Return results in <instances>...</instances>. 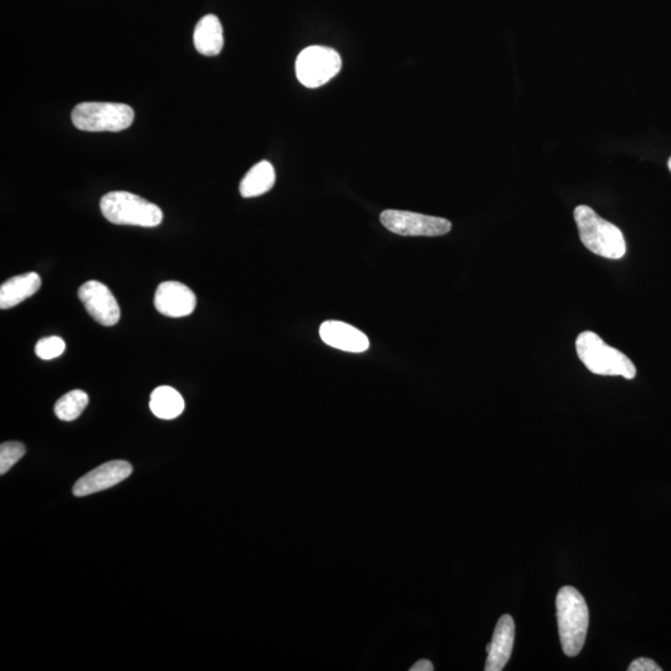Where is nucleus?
Returning <instances> with one entry per match:
<instances>
[{
  "mask_svg": "<svg viewBox=\"0 0 671 671\" xmlns=\"http://www.w3.org/2000/svg\"><path fill=\"white\" fill-rule=\"evenodd\" d=\"M40 286H42V279L35 273L14 276V278L5 281L0 288V309H12V307L19 305L20 302L37 294Z\"/></svg>",
  "mask_w": 671,
  "mask_h": 671,
  "instance_id": "ddd939ff",
  "label": "nucleus"
},
{
  "mask_svg": "<svg viewBox=\"0 0 671 671\" xmlns=\"http://www.w3.org/2000/svg\"><path fill=\"white\" fill-rule=\"evenodd\" d=\"M576 350L583 365L594 375L621 376L626 379L637 376V368L632 360L617 348L607 345L594 332H582L577 337Z\"/></svg>",
  "mask_w": 671,
  "mask_h": 671,
  "instance_id": "7ed1b4c3",
  "label": "nucleus"
},
{
  "mask_svg": "<svg viewBox=\"0 0 671 671\" xmlns=\"http://www.w3.org/2000/svg\"><path fill=\"white\" fill-rule=\"evenodd\" d=\"M381 223L389 232L404 237H440L452 230L449 220L406 210H384Z\"/></svg>",
  "mask_w": 671,
  "mask_h": 671,
  "instance_id": "0eeeda50",
  "label": "nucleus"
},
{
  "mask_svg": "<svg viewBox=\"0 0 671 671\" xmlns=\"http://www.w3.org/2000/svg\"><path fill=\"white\" fill-rule=\"evenodd\" d=\"M132 474V466L124 460L102 464L90 471L74 485L73 493L78 498L100 493L122 483Z\"/></svg>",
  "mask_w": 671,
  "mask_h": 671,
  "instance_id": "1a4fd4ad",
  "label": "nucleus"
},
{
  "mask_svg": "<svg viewBox=\"0 0 671 671\" xmlns=\"http://www.w3.org/2000/svg\"><path fill=\"white\" fill-rule=\"evenodd\" d=\"M558 632L563 653L577 657L585 645L589 612L586 599L576 588L562 587L556 598Z\"/></svg>",
  "mask_w": 671,
  "mask_h": 671,
  "instance_id": "f257e3e1",
  "label": "nucleus"
},
{
  "mask_svg": "<svg viewBox=\"0 0 671 671\" xmlns=\"http://www.w3.org/2000/svg\"><path fill=\"white\" fill-rule=\"evenodd\" d=\"M71 120L76 128L86 132H121L135 120V111L114 102H83L73 110Z\"/></svg>",
  "mask_w": 671,
  "mask_h": 671,
  "instance_id": "39448f33",
  "label": "nucleus"
},
{
  "mask_svg": "<svg viewBox=\"0 0 671 671\" xmlns=\"http://www.w3.org/2000/svg\"><path fill=\"white\" fill-rule=\"evenodd\" d=\"M155 306L160 314L179 319L196 310L197 297L188 286L178 281H166L158 286Z\"/></svg>",
  "mask_w": 671,
  "mask_h": 671,
  "instance_id": "9d476101",
  "label": "nucleus"
},
{
  "mask_svg": "<svg viewBox=\"0 0 671 671\" xmlns=\"http://www.w3.org/2000/svg\"><path fill=\"white\" fill-rule=\"evenodd\" d=\"M434 665L429 662L427 659L419 660L418 663L414 664L411 668V671H433Z\"/></svg>",
  "mask_w": 671,
  "mask_h": 671,
  "instance_id": "412c9836",
  "label": "nucleus"
},
{
  "mask_svg": "<svg viewBox=\"0 0 671 671\" xmlns=\"http://www.w3.org/2000/svg\"><path fill=\"white\" fill-rule=\"evenodd\" d=\"M662 668L659 667L654 660L649 658H639L635 659L632 664L629 665L628 671H660Z\"/></svg>",
  "mask_w": 671,
  "mask_h": 671,
  "instance_id": "aec40b11",
  "label": "nucleus"
},
{
  "mask_svg": "<svg viewBox=\"0 0 671 671\" xmlns=\"http://www.w3.org/2000/svg\"><path fill=\"white\" fill-rule=\"evenodd\" d=\"M515 643V622L509 614L499 619L496 624L493 640L486 647L488 660H486V671H500L506 667L511 658Z\"/></svg>",
  "mask_w": 671,
  "mask_h": 671,
  "instance_id": "9b49d317",
  "label": "nucleus"
},
{
  "mask_svg": "<svg viewBox=\"0 0 671 671\" xmlns=\"http://www.w3.org/2000/svg\"><path fill=\"white\" fill-rule=\"evenodd\" d=\"M65 350L66 343L63 338L58 336L42 338V340L37 343V346H35V353H37L39 358H42V360L45 361L54 360V358L60 357Z\"/></svg>",
  "mask_w": 671,
  "mask_h": 671,
  "instance_id": "6ab92c4d",
  "label": "nucleus"
},
{
  "mask_svg": "<svg viewBox=\"0 0 671 671\" xmlns=\"http://www.w3.org/2000/svg\"><path fill=\"white\" fill-rule=\"evenodd\" d=\"M25 447L22 443H3L0 447V474L4 475L24 457Z\"/></svg>",
  "mask_w": 671,
  "mask_h": 671,
  "instance_id": "a211bd4d",
  "label": "nucleus"
},
{
  "mask_svg": "<svg viewBox=\"0 0 671 671\" xmlns=\"http://www.w3.org/2000/svg\"><path fill=\"white\" fill-rule=\"evenodd\" d=\"M87 404H89V396L81 389H75V391L66 393L56 402L54 412L60 420L73 422L85 411Z\"/></svg>",
  "mask_w": 671,
  "mask_h": 671,
  "instance_id": "f3484780",
  "label": "nucleus"
},
{
  "mask_svg": "<svg viewBox=\"0 0 671 671\" xmlns=\"http://www.w3.org/2000/svg\"><path fill=\"white\" fill-rule=\"evenodd\" d=\"M79 299L92 319L102 326H115L120 321L119 302L106 285L99 281H87L79 289Z\"/></svg>",
  "mask_w": 671,
  "mask_h": 671,
  "instance_id": "6e6552de",
  "label": "nucleus"
},
{
  "mask_svg": "<svg viewBox=\"0 0 671 671\" xmlns=\"http://www.w3.org/2000/svg\"><path fill=\"white\" fill-rule=\"evenodd\" d=\"M194 46L199 54L215 56L224 46L222 23L214 14H208L199 20L193 34Z\"/></svg>",
  "mask_w": 671,
  "mask_h": 671,
  "instance_id": "4468645a",
  "label": "nucleus"
},
{
  "mask_svg": "<svg viewBox=\"0 0 671 671\" xmlns=\"http://www.w3.org/2000/svg\"><path fill=\"white\" fill-rule=\"evenodd\" d=\"M276 174L273 165L268 161H261L245 174L239 191L244 198L259 197L268 193L274 187Z\"/></svg>",
  "mask_w": 671,
  "mask_h": 671,
  "instance_id": "2eb2a0df",
  "label": "nucleus"
},
{
  "mask_svg": "<svg viewBox=\"0 0 671 671\" xmlns=\"http://www.w3.org/2000/svg\"><path fill=\"white\" fill-rule=\"evenodd\" d=\"M341 68V56L326 46H309L301 51L296 60L297 79L309 89L329 83L340 73Z\"/></svg>",
  "mask_w": 671,
  "mask_h": 671,
  "instance_id": "423d86ee",
  "label": "nucleus"
},
{
  "mask_svg": "<svg viewBox=\"0 0 671 671\" xmlns=\"http://www.w3.org/2000/svg\"><path fill=\"white\" fill-rule=\"evenodd\" d=\"M575 220L585 247L602 258L619 260L627 253V243L622 230L607 222L591 207L578 206Z\"/></svg>",
  "mask_w": 671,
  "mask_h": 671,
  "instance_id": "f03ea898",
  "label": "nucleus"
},
{
  "mask_svg": "<svg viewBox=\"0 0 671 671\" xmlns=\"http://www.w3.org/2000/svg\"><path fill=\"white\" fill-rule=\"evenodd\" d=\"M321 340L337 350L362 353L370 348V340L356 327L340 321H327L320 327Z\"/></svg>",
  "mask_w": 671,
  "mask_h": 671,
  "instance_id": "f8f14e48",
  "label": "nucleus"
},
{
  "mask_svg": "<svg viewBox=\"0 0 671 671\" xmlns=\"http://www.w3.org/2000/svg\"><path fill=\"white\" fill-rule=\"evenodd\" d=\"M669 168H670V171H671V158L669 160Z\"/></svg>",
  "mask_w": 671,
  "mask_h": 671,
  "instance_id": "4be33fe9",
  "label": "nucleus"
},
{
  "mask_svg": "<svg viewBox=\"0 0 671 671\" xmlns=\"http://www.w3.org/2000/svg\"><path fill=\"white\" fill-rule=\"evenodd\" d=\"M101 212L110 223L155 228L162 223L163 212L156 204L136 194L111 192L101 199Z\"/></svg>",
  "mask_w": 671,
  "mask_h": 671,
  "instance_id": "20e7f679",
  "label": "nucleus"
},
{
  "mask_svg": "<svg viewBox=\"0 0 671 671\" xmlns=\"http://www.w3.org/2000/svg\"><path fill=\"white\" fill-rule=\"evenodd\" d=\"M150 408L157 418L171 420L181 416L186 403L177 389L161 386L152 392Z\"/></svg>",
  "mask_w": 671,
  "mask_h": 671,
  "instance_id": "dca6fc26",
  "label": "nucleus"
}]
</instances>
